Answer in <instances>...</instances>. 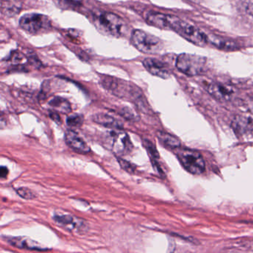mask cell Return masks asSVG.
<instances>
[{"label": "cell", "mask_w": 253, "mask_h": 253, "mask_svg": "<svg viewBox=\"0 0 253 253\" xmlns=\"http://www.w3.org/2000/svg\"><path fill=\"white\" fill-rule=\"evenodd\" d=\"M94 26L104 35L121 38L128 32V26L119 16L114 13L100 11L94 14Z\"/></svg>", "instance_id": "1"}, {"label": "cell", "mask_w": 253, "mask_h": 253, "mask_svg": "<svg viewBox=\"0 0 253 253\" xmlns=\"http://www.w3.org/2000/svg\"><path fill=\"white\" fill-rule=\"evenodd\" d=\"M175 66L180 72L191 77L202 75L208 69L205 57L185 53L177 56Z\"/></svg>", "instance_id": "2"}, {"label": "cell", "mask_w": 253, "mask_h": 253, "mask_svg": "<svg viewBox=\"0 0 253 253\" xmlns=\"http://www.w3.org/2000/svg\"><path fill=\"white\" fill-rule=\"evenodd\" d=\"M131 42L138 51L145 54H158L164 48V44L159 38L139 29L133 31Z\"/></svg>", "instance_id": "3"}, {"label": "cell", "mask_w": 253, "mask_h": 253, "mask_svg": "<svg viewBox=\"0 0 253 253\" xmlns=\"http://www.w3.org/2000/svg\"><path fill=\"white\" fill-rule=\"evenodd\" d=\"M177 156L185 169L191 174H201L205 171V161L200 152L189 149H179Z\"/></svg>", "instance_id": "4"}, {"label": "cell", "mask_w": 253, "mask_h": 253, "mask_svg": "<svg viewBox=\"0 0 253 253\" xmlns=\"http://www.w3.org/2000/svg\"><path fill=\"white\" fill-rule=\"evenodd\" d=\"M173 32H176L186 41L198 46H204L208 44L207 35L200 31L194 25L189 24L180 18H177L173 28Z\"/></svg>", "instance_id": "5"}, {"label": "cell", "mask_w": 253, "mask_h": 253, "mask_svg": "<svg viewBox=\"0 0 253 253\" xmlns=\"http://www.w3.org/2000/svg\"><path fill=\"white\" fill-rule=\"evenodd\" d=\"M20 26L28 33L38 35L49 30L51 23V20L46 16L32 13L25 14L20 18Z\"/></svg>", "instance_id": "6"}, {"label": "cell", "mask_w": 253, "mask_h": 253, "mask_svg": "<svg viewBox=\"0 0 253 253\" xmlns=\"http://www.w3.org/2000/svg\"><path fill=\"white\" fill-rule=\"evenodd\" d=\"M112 147L114 153L119 156L127 155L133 149L132 143L125 132H112Z\"/></svg>", "instance_id": "7"}, {"label": "cell", "mask_w": 253, "mask_h": 253, "mask_svg": "<svg viewBox=\"0 0 253 253\" xmlns=\"http://www.w3.org/2000/svg\"><path fill=\"white\" fill-rule=\"evenodd\" d=\"M175 16L162 13L152 12L148 14L146 20L148 24L164 30H171Z\"/></svg>", "instance_id": "8"}, {"label": "cell", "mask_w": 253, "mask_h": 253, "mask_svg": "<svg viewBox=\"0 0 253 253\" xmlns=\"http://www.w3.org/2000/svg\"><path fill=\"white\" fill-rule=\"evenodd\" d=\"M207 90L213 97L221 101H229L235 96V89L230 85L219 83L210 84Z\"/></svg>", "instance_id": "9"}, {"label": "cell", "mask_w": 253, "mask_h": 253, "mask_svg": "<svg viewBox=\"0 0 253 253\" xmlns=\"http://www.w3.org/2000/svg\"><path fill=\"white\" fill-rule=\"evenodd\" d=\"M145 69L154 76L167 79L170 77V72L167 65L155 58H146L143 61Z\"/></svg>", "instance_id": "10"}, {"label": "cell", "mask_w": 253, "mask_h": 253, "mask_svg": "<svg viewBox=\"0 0 253 253\" xmlns=\"http://www.w3.org/2000/svg\"><path fill=\"white\" fill-rule=\"evenodd\" d=\"M65 141L71 149L78 153L87 154L90 152L88 144L73 130H68L66 131L65 134Z\"/></svg>", "instance_id": "11"}, {"label": "cell", "mask_w": 253, "mask_h": 253, "mask_svg": "<svg viewBox=\"0 0 253 253\" xmlns=\"http://www.w3.org/2000/svg\"><path fill=\"white\" fill-rule=\"evenodd\" d=\"M207 42L212 46L223 51H235L239 48V45L235 41L214 35H207Z\"/></svg>", "instance_id": "12"}, {"label": "cell", "mask_w": 253, "mask_h": 253, "mask_svg": "<svg viewBox=\"0 0 253 253\" xmlns=\"http://www.w3.org/2000/svg\"><path fill=\"white\" fill-rule=\"evenodd\" d=\"M232 126L236 134H244L253 130V119L245 115H239L234 118Z\"/></svg>", "instance_id": "13"}, {"label": "cell", "mask_w": 253, "mask_h": 253, "mask_svg": "<svg viewBox=\"0 0 253 253\" xmlns=\"http://www.w3.org/2000/svg\"><path fill=\"white\" fill-rule=\"evenodd\" d=\"M8 242L13 247L17 248L26 249L29 250H46V249L42 248L36 241H32L26 238H11L8 239Z\"/></svg>", "instance_id": "14"}, {"label": "cell", "mask_w": 253, "mask_h": 253, "mask_svg": "<svg viewBox=\"0 0 253 253\" xmlns=\"http://www.w3.org/2000/svg\"><path fill=\"white\" fill-rule=\"evenodd\" d=\"M54 220L61 226H65L68 229H84V222L80 219L76 218L72 215H56L54 217Z\"/></svg>", "instance_id": "15"}, {"label": "cell", "mask_w": 253, "mask_h": 253, "mask_svg": "<svg viewBox=\"0 0 253 253\" xmlns=\"http://www.w3.org/2000/svg\"><path fill=\"white\" fill-rule=\"evenodd\" d=\"M92 119L96 124H100L106 128L115 129H121L123 128V125L119 121L106 114H97L93 116Z\"/></svg>", "instance_id": "16"}, {"label": "cell", "mask_w": 253, "mask_h": 253, "mask_svg": "<svg viewBox=\"0 0 253 253\" xmlns=\"http://www.w3.org/2000/svg\"><path fill=\"white\" fill-rule=\"evenodd\" d=\"M50 106L54 108L55 110L62 113L68 114L72 111L70 103L65 98L60 97H54L48 102Z\"/></svg>", "instance_id": "17"}, {"label": "cell", "mask_w": 253, "mask_h": 253, "mask_svg": "<svg viewBox=\"0 0 253 253\" xmlns=\"http://www.w3.org/2000/svg\"><path fill=\"white\" fill-rule=\"evenodd\" d=\"M157 136H158L160 141L167 147L175 149V148L180 147V145H181L180 140L177 137L172 135V134H169V133L158 131Z\"/></svg>", "instance_id": "18"}, {"label": "cell", "mask_w": 253, "mask_h": 253, "mask_svg": "<svg viewBox=\"0 0 253 253\" xmlns=\"http://www.w3.org/2000/svg\"><path fill=\"white\" fill-rule=\"evenodd\" d=\"M84 118L82 115L75 114L67 118V125L71 128H79L84 124Z\"/></svg>", "instance_id": "19"}, {"label": "cell", "mask_w": 253, "mask_h": 253, "mask_svg": "<svg viewBox=\"0 0 253 253\" xmlns=\"http://www.w3.org/2000/svg\"><path fill=\"white\" fill-rule=\"evenodd\" d=\"M17 192L18 195H20L22 198H24V199L32 200L36 198V195H35V193H34L33 191L28 189V188H19L17 190Z\"/></svg>", "instance_id": "20"}, {"label": "cell", "mask_w": 253, "mask_h": 253, "mask_svg": "<svg viewBox=\"0 0 253 253\" xmlns=\"http://www.w3.org/2000/svg\"><path fill=\"white\" fill-rule=\"evenodd\" d=\"M118 161L121 168L124 171H127V172L130 173V174H134V171H135V167L133 166L131 163L128 162V161L123 159V158H119V157L118 158Z\"/></svg>", "instance_id": "21"}, {"label": "cell", "mask_w": 253, "mask_h": 253, "mask_svg": "<svg viewBox=\"0 0 253 253\" xmlns=\"http://www.w3.org/2000/svg\"><path fill=\"white\" fill-rule=\"evenodd\" d=\"M143 145H144L145 148L147 149L149 154L152 155V158H159V154H158V150H157L156 147H155V145L152 142L148 140H145L143 141Z\"/></svg>", "instance_id": "22"}, {"label": "cell", "mask_w": 253, "mask_h": 253, "mask_svg": "<svg viewBox=\"0 0 253 253\" xmlns=\"http://www.w3.org/2000/svg\"><path fill=\"white\" fill-rule=\"evenodd\" d=\"M121 115L126 119L130 121H137L139 119V116L137 114L134 113L131 109L125 108L121 111Z\"/></svg>", "instance_id": "23"}, {"label": "cell", "mask_w": 253, "mask_h": 253, "mask_svg": "<svg viewBox=\"0 0 253 253\" xmlns=\"http://www.w3.org/2000/svg\"><path fill=\"white\" fill-rule=\"evenodd\" d=\"M60 3L62 5L66 7H78L81 5V0H60Z\"/></svg>", "instance_id": "24"}, {"label": "cell", "mask_w": 253, "mask_h": 253, "mask_svg": "<svg viewBox=\"0 0 253 253\" xmlns=\"http://www.w3.org/2000/svg\"><path fill=\"white\" fill-rule=\"evenodd\" d=\"M8 169L5 167H1L0 169V176L2 178H6L7 176L8 175Z\"/></svg>", "instance_id": "25"}, {"label": "cell", "mask_w": 253, "mask_h": 253, "mask_svg": "<svg viewBox=\"0 0 253 253\" xmlns=\"http://www.w3.org/2000/svg\"><path fill=\"white\" fill-rule=\"evenodd\" d=\"M50 118H51V119L54 120L55 122L57 123H60L61 122V120H60V116H59L58 114H57V112H50L49 114Z\"/></svg>", "instance_id": "26"}, {"label": "cell", "mask_w": 253, "mask_h": 253, "mask_svg": "<svg viewBox=\"0 0 253 253\" xmlns=\"http://www.w3.org/2000/svg\"><path fill=\"white\" fill-rule=\"evenodd\" d=\"M247 106H248V109L251 111L252 112H253V97L250 98V100L247 102Z\"/></svg>", "instance_id": "27"}]
</instances>
